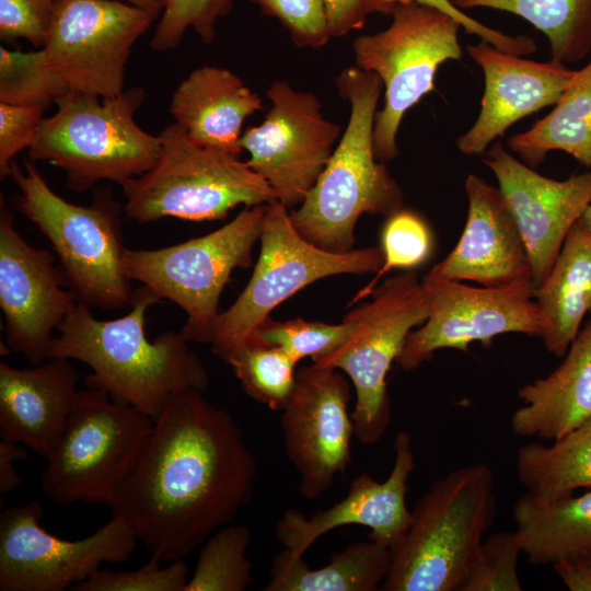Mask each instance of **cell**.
Instances as JSON below:
<instances>
[{"label": "cell", "instance_id": "obj_7", "mask_svg": "<svg viewBox=\"0 0 591 591\" xmlns=\"http://www.w3.org/2000/svg\"><path fill=\"white\" fill-rule=\"evenodd\" d=\"M159 135L162 144L154 165L121 185L124 212L130 220H221L237 206L277 199L267 182L241 161L240 154L197 144L175 123Z\"/></svg>", "mask_w": 591, "mask_h": 591}, {"label": "cell", "instance_id": "obj_25", "mask_svg": "<svg viewBox=\"0 0 591 591\" xmlns=\"http://www.w3.org/2000/svg\"><path fill=\"white\" fill-rule=\"evenodd\" d=\"M566 354L549 375L519 389L524 405L511 416L515 434L553 441L591 419V320Z\"/></svg>", "mask_w": 591, "mask_h": 591}, {"label": "cell", "instance_id": "obj_16", "mask_svg": "<svg viewBox=\"0 0 591 591\" xmlns=\"http://www.w3.org/2000/svg\"><path fill=\"white\" fill-rule=\"evenodd\" d=\"M271 107L257 126L245 129L240 146L247 165L274 190L288 210L299 207L315 185L338 143L341 126L325 118L322 103L311 92L288 82H273Z\"/></svg>", "mask_w": 591, "mask_h": 591}, {"label": "cell", "instance_id": "obj_9", "mask_svg": "<svg viewBox=\"0 0 591 591\" xmlns=\"http://www.w3.org/2000/svg\"><path fill=\"white\" fill-rule=\"evenodd\" d=\"M259 241L260 254L247 285L219 314L212 332L211 351L227 363L270 312L299 290L333 275L378 273L383 265L381 246L339 254L310 243L277 199L265 205Z\"/></svg>", "mask_w": 591, "mask_h": 591}, {"label": "cell", "instance_id": "obj_4", "mask_svg": "<svg viewBox=\"0 0 591 591\" xmlns=\"http://www.w3.org/2000/svg\"><path fill=\"white\" fill-rule=\"evenodd\" d=\"M495 514L488 465L448 473L414 505L406 533L390 548V568L380 590L459 591Z\"/></svg>", "mask_w": 591, "mask_h": 591}, {"label": "cell", "instance_id": "obj_1", "mask_svg": "<svg viewBox=\"0 0 591 591\" xmlns=\"http://www.w3.org/2000/svg\"><path fill=\"white\" fill-rule=\"evenodd\" d=\"M255 476V456L231 414L185 390L153 419L137 466L108 506L151 556L174 561L234 520Z\"/></svg>", "mask_w": 591, "mask_h": 591}, {"label": "cell", "instance_id": "obj_22", "mask_svg": "<svg viewBox=\"0 0 591 591\" xmlns=\"http://www.w3.org/2000/svg\"><path fill=\"white\" fill-rule=\"evenodd\" d=\"M465 192L468 210L462 235L427 275L483 287L532 281L526 246L499 187L470 174Z\"/></svg>", "mask_w": 591, "mask_h": 591}, {"label": "cell", "instance_id": "obj_15", "mask_svg": "<svg viewBox=\"0 0 591 591\" xmlns=\"http://www.w3.org/2000/svg\"><path fill=\"white\" fill-rule=\"evenodd\" d=\"M421 280L430 313L408 334L396 359L405 371L417 369L440 349L466 350L474 341L489 346L495 336L508 333L543 334V315L531 280L480 288L429 275Z\"/></svg>", "mask_w": 591, "mask_h": 591}, {"label": "cell", "instance_id": "obj_39", "mask_svg": "<svg viewBox=\"0 0 591 591\" xmlns=\"http://www.w3.org/2000/svg\"><path fill=\"white\" fill-rule=\"evenodd\" d=\"M161 559L151 556L142 567L131 571L99 569L86 580L73 586V591H184L188 568L183 559L161 567Z\"/></svg>", "mask_w": 591, "mask_h": 591}, {"label": "cell", "instance_id": "obj_10", "mask_svg": "<svg viewBox=\"0 0 591 591\" xmlns=\"http://www.w3.org/2000/svg\"><path fill=\"white\" fill-rule=\"evenodd\" d=\"M265 205L244 207L218 230L175 245L158 250L125 248L123 266L127 277L185 312L186 322L181 332L189 343L210 344L220 314L219 299L231 274L252 265Z\"/></svg>", "mask_w": 591, "mask_h": 591}, {"label": "cell", "instance_id": "obj_19", "mask_svg": "<svg viewBox=\"0 0 591 591\" xmlns=\"http://www.w3.org/2000/svg\"><path fill=\"white\" fill-rule=\"evenodd\" d=\"M528 250L536 288L551 271L570 229L591 200V172L556 181L535 172L500 142L483 154Z\"/></svg>", "mask_w": 591, "mask_h": 591}, {"label": "cell", "instance_id": "obj_49", "mask_svg": "<svg viewBox=\"0 0 591 591\" xmlns=\"http://www.w3.org/2000/svg\"><path fill=\"white\" fill-rule=\"evenodd\" d=\"M590 313H591V310H590Z\"/></svg>", "mask_w": 591, "mask_h": 591}, {"label": "cell", "instance_id": "obj_27", "mask_svg": "<svg viewBox=\"0 0 591 591\" xmlns=\"http://www.w3.org/2000/svg\"><path fill=\"white\" fill-rule=\"evenodd\" d=\"M523 553L533 565L557 560L591 549V490L555 500L525 493L512 509Z\"/></svg>", "mask_w": 591, "mask_h": 591}, {"label": "cell", "instance_id": "obj_35", "mask_svg": "<svg viewBox=\"0 0 591 591\" xmlns=\"http://www.w3.org/2000/svg\"><path fill=\"white\" fill-rule=\"evenodd\" d=\"M357 329V324L344 317L340 324H326L301 318L264 321L247 340L278 346L298 362L306 357H324L345 345Z\"/></svg>", "mask_w": 591, "mask_h": 591}, {"label": "cell", "instance_id": "obj_17", "mask_svg": "<svg viewBox=\"0 0 591 591\" xmlns=\"http://www.w3.org/2000/svg\"><path fill=\"white\" fill-rule=\"evenodd\" d=\"M349 398V383L337 369L312 363L297 370L280 424L299 491L308 500L324 496L350 463L355 430Z\"/></svg>", "mask_w": 591, "mask_h": 591}, {"label": "cell", "instance_id": "obj_21", "mask_svg": "<svg viewBox=\"0 0 591 591\" xmlns=\"http://www.w3.org/2000/svg\"><path fill=\"white\" fill-rule=\"evenodd\" d=\"M466 50L485 77L477 119L456 140L459 150L466 155H483L514 123L555 105L578 72L560 61L529 60L484 40L467 45Z\"/></svg>", "mask_w": 591, "mask_h": 591}, {"label": "cell", "instance_id": "obj_33", "mask_svg": "<svg viewBox=\"0 0 591 591\" xmlns=\"http://www.w3.org/2000/svg\"><path fill=\"white\" fill-rule=\"evenodd\" d=\"M228 363L248 396L273 410L283 409L294 386L298 363L286 350L246 340Z\"/></svg>", "mask_w": 591, "mask_h": 591}, {"label": "cell", "instance_id": "obj_46", "mask_svg": "<svg viewBox=\"0 0 591 591\" xmlns=\"http://www.w3.org/2000/svg\"><path fill=\"white\" fill-rule=\"evenodd\" d=\"M20 443L0 439V494L7 495L21 483L15 462L25 460L27 452Z\"/></svg>", "mask_w": 591, "mask_h": 591}, {"label": "cell", "instance_id": "obj_28", "mask_svg": "<svg viewBox=\"0 0 591 591\" xmlns=\"http://www.w3.org/2000/svg\"><path fill=\"white\" fill-rule=\"evenodd\" d=\"M391 552L374 541L352 542L331 561L310 568L303 556L283 548L273 559L264 591H375L386 577Z\"/></svg>", "mask_w": 591, "mask_h": 591}, {"label": "cell", "instance_id": "obj_45", "mask_svg": "<svg viewBox=\"0 0 591 591\" xmlns=\"http://www.w3.org/2000/svg\"><path fill=\"white\" fill-rule=\"evenodd\" d=\"M553 569L570 591H591V549L561 558Z\"/></svg>", "mask_w": 591, "mask_h": 591}, {"label": "cell", "instance_id": "obj_29", "mask_svg": "<svg viewBox=\"0 0 591 591\" xmlns=\"http://www.w3.org/2000/svg\"><path fill=\"white\" fill-rule=\"evenodd\" d=\"M508 144L531 167L553 150L591 166V60L578 70L554 108L529 130L510 137Z\"/></svg>", "mask_w": 591, "mask_h": 591}, {"label": "cell", "instance_id": "obj_38", "mask_svg": "<svg viewBox=\"0 0 591 591\" xmlns=\"http://www.w3.org/2000/svg\"><path fill=\"white\" fill-rule=\"evenodd\" d=\"M233 9V0H169L151 38L154 51L176 48L190 27L205 44L216 38L218 21Z\"/></svg>", "mask_w": 591, "mask_h": 591}, {"label": "cell", "instance_id": "obj_3", "mask_svg": "<svg viewBox=\"0 0 591 591\" xmlns=\"http://www.w3.org/2000/svg\"><path fill=\"white\" fill-rule=\"evenodd\" d=\"M338 94L350 104L348 125L331 159L304 201L290 211L298 232L331 253L350 252L358 219L390 217L403 209L404 195L374 152L376 106L383 90L380 77L357 66L337 76Z\"/></svg>", "mask_w": 591, "mask_h": 591}, {"label": "cell", "instance_id": "obj_23", "mask_svg": "<svg viewBox=\"0 0 591 591\" xmlns=\"http://www.w3.org/2000/svg\"><path fill=\"white\" fill-rule=\"evenodd\" d=\"M79 373L71 359L53 357L30 368L0 362V439L45 459L71 412Z\"/></svg>", "mask_w": 591, "mask_h": 591}, {"label": "cell", "instance_id": "obj_18", "mask_svg": "<svg viewBox=\"0 0 591 591\" xmlns=\"http://www.w3.org/2000/svg\"><path fill=\"white\" fill-rule=\"evenodd\" d=\"M60 266L46 248L31 245L16 230L10 208H0V308L7 348L31 364L48 359L53 332L78 303Z\"/></svg>", "mask_w": 591, "mask_h": 591}, {"label": "cell", "instance_id": "obj_5", "mask_svg": "<svg viewBox=\"0 0 591 591\" xmlns=\"http://www.w3.org/2000/svg\"><path fill=\"white\" fill-rule=\"evenodd\" d=\"M10 177L19 188L15 209L50 242L78 302L100 309L130 306L135 290L125 274L118 204L111 189H100L93 201L80 206L56 194L34 162L14 161Z\"/></svg>", "mask_w": 591, "mask_h": 591}, {"label": "cell", "instance_id": "obj_34", "mask_svg": "<svg viewBox=\"0 0 591 591\" xmlns=\"http://www.w3.org/2000/svg\"><path fill=\"white\" fill-rule=\"evenodd\" d=\"M68 91L44 48L24 53L0 47V102L46 108Z\"/></svg>", "mask_w": 591, "mask_h": 591}, {"label": "cell", "instance_id": "obj_30", "mask_svg": "<svg viewBox=\"0 0 591 591\" xmlns=\"http://www.w3.org/2000/svg\"><path fill=\"white\" fill-rule=\"evenodd\" d=\"M515 470L526 493L542 500L591 488V419L553 440L551 445L532 442L520 447Z\"/></svg>", "mask_w": 591, "mask_h": 591}, {"label": "cell", "instance_id": "obj_43", "mask_svg": "<svg viewBox=\"0 0 591 591\" xmlns=\"http://www.w3.org/2000/svg\"><path fill=\"white\" fill-rule=\"evenodd\" d=\"M362 2L367 14H391L397 5L416 2L450 15L460 23L466 33L480 37L484 42L502 51H511L515 46L513 36L478 22L454 5L452 0H362Z\"/></svg>", "mask_w": 591, "mask_h": 591}, {"label": "cell", "instance_id": "obj_41", "mask_svg": "<svg viewBox=\"0 0 591 591\" xmlns=\"http://www.w3.org/2000/svg\"><path fill=\"white\" fill-rule=\"evenodd\" d=\"M56 0H0V37L43 48Z\"/></svg>", "mask_w": 591, "mask_h": 591}, {"label": "cell", "instance_id": "obj_6", "mask_svg": "<svg viewBox=\"0 0 591 591\" xmlns=\"http://www.w3.org/2000/svg\"><path fill=\"white\" fill-rule=\"evenodd\" d=\"M146 92L134 86L114 97L69 90L57 111L43 118L32 162H47L66 174V185L83 193L101 181L120 186L147 173L161 150L160 135H151L135 120Z\"/></svg>", "mask_w": 591, "mask_h": 591}, {"label": "cell", "instance_id": "obj_24", "mask_svg": "<svg viewBox=\"0 0 591 591\" xmlns=\"http://www.w3.org/2000/svg\"><path fill=\"white\" fill-rule=\"evenodd\" d=\"M264 108L262 99L234 72L204 66L176 88L170 114L186 137L200 146L240 154L245 119Z\"/></svg>", "mask_w": 591, "mask_h": 591}, {"label": "cell", "instance_id": "obj_42", "mask_svg": "<svg viewBox=\"0 0 591 591\" xmlns=\"http://www.w3.org/2000/svg\"><path fill=\"white\" fill-rule=\"evenodd\" d=\"M40 106L13 105L0 102V178L10 177L14 157L36 141L43 113Z\"/></svg>", "mask_w": 591, "mask_h": 591}, {"label": "cell", "instance_id": "obj_37", "mask_svg": "<svg viewBox=\"0 0 591 591\" xmlns=\"http://www.w3.org/2000/svg\"><path fill=\"white\" fill-rule=\"evenodd\" d=\"M521 553L515 530L490 534L480 543L459 591H522L518 575Z\"/></svg>", "mask_w": 591, "mask_h": 591}, {"label": "cell", "instance_id": "obj_48", "mask_svg": "<svg viewBox=\"0 0 591 591\" xmlns=\"http://www.w3.org/2000/svg\"><path fill=\"white\" fill-rule=\"evenodd\" d=\"M583 228L591 234V200L579 219Z\"/></svg>", "mask_w": 591, "mask_h": 591}, {"label": "cell", "instance_id": "obj_36", "mask_svg": "<svg viewBox=\"0 0 591 591\" xmlns=\"http://www.w3.org/2000/svg\"><path fill=\"white\" fill-rule=\"evenodd\" d=\"M432 234L418 215L399 210L389 217L381 234L383 265L375 277L351 300L356 303L372 294L379 279L394 268L413 270L424 264L431 254Z\"/></svg>", "mask_w": 591, "mask_h": 591}, {"label": "cell", "instance_id": "obj_26", "mask_svg": "<svg viewBox=\"0 0 591 591\" xmlns=\"http://www.w3.org/2000/svg\"><path fill=\"white\" fill-rule=\"evenodd\" d=\"M546 349L566 355L591 310V234L578 221L569 231L546 278L535 288Z\"/></svg>", "mask_w": 591, "mask_h": 591}, {"label": "cell", "instance_id": "obj_32", "mask_svg": "<svg viewBox=\"0 0 591 591\" xmlns=\"http://www.w3.org/2000/svg\"><path fill=\"white\" fill-rule=\"evenodd\" d=\"M251 531L244 524H227L205 542L184 591H244L254 581L246 557Z\"/></svg>", "mask_w": 591, "mask_h": 591}, {"label": "cell", "instance_id": "obj_12", "mask_svg": "<svg viewBox=\"0 0 591 591\" xmlns=\"http://www.w3.org/2000/svg\"><path fill=\"white\" fill-rule=\"evenodd\" d=\"M372 300L345 316L357 324L351 338L335 351L314 359L321 367L346 373L356 390L351 413L356 438L363 444L380 441L391 422L386 376L408 334L424 324L430 303L415 270L386 279Z\"/></svg>", "mask_w": 591, "mask_h": 591}, {"label": "cell", "instance_id": "obj_14", "mask_svg": "<svg viewBox=\"0 0 591 591\" xmlns=\"http://www.w3.org/2000/svg\"><path fill=\"white\" fill-rule=\"evenodd\" d=\"M154 20L118 0H56L43 48L69 90L114 97L124 92L134 45Z\"/></svg>", "mask_w": 591, "mask_h": 591}, {"label": "cell", "instance_id": "obj_40", "mask_svg": "<svg viewBox=\"0 0 591 591\" xmlns=\"http://www.w3.org/2000/svg\"><path fill=\"white\" fill-rule=\"evenodd\" d=\"M274 16L300 48L320 49L332 38L322 0H250Z\"/></svg>", "mask_w": 591, "mask_h": 591}, {"label": "cell", "instance_id": "obj_20", "mask_svg": "<svg viewBox=\"0 0 591 591\" xmlns=\"http://www.w3.org/2000/svg\"><path fill=\"white\" fill-rule=\"evenodd\" d=\"M395 460L384 482L368 473L355 477L344 499L306 518L296 509L287 510L276 524V536L292 554L303 556L315 541L344 525L371 530L368 540L389 548L396 545L410 523L406 506L407 482L415 470L412 437L399 431L394 439Z\"/></svg>", "mask_w": 591, "mask_h": 591}, {"label": "cell", "instance_id": "obj_8", "mask_svg": "<svg viewBox=\"0 0 591 591\" xmlns=\"http://www.w3.org/2000/svg\"><path fill=\"white\" fill-rule=\"evenodd\" d=\"M153 427L139 408L106 392L79 390L46 457L40 485L56 505H111L137 466Z\"/></svg>", "mask_w": 591, "mask_h": 591}, {"label": "cell", "instance_id": "obj_11", "mask_svg": "<svg viewBox=\"0 0 591 591\" xmlns=\"http://www.w3.org/2000/svg\"><path fill=\"white\" fill-rule=\"evenodd\" d=\"M391 25L352 42L356 66L378 74L384 88V105L376 113L373 142L380 161L398 155L396 136L405 113L436 90L441 63L459 60L462 27L450 15L416 2L397 5Z\"/></svg>", "mask_w": 591, "mask_h": 591}, {"label": "cell", "instance_id": "obj_2", "mask_svg": "<svg viewBox=\"0 0 591 591\" xmlns=\"http://www.w3.org/2000/svg\"><path fill=\"white\" fill-rule=\"evenodd\" d=\"M162 299L142 285L135 290L130 311L114 320H99L78 302L58 327L48 359L63 357L90 367L85 386L106 392L153 419L179 392H204L209 374L183 333L165 331L150 340L146 315Z\"/></svg>", "mask_w": 591, "mask_h": 591}, {"label": "cell", "instance_id": "obj_47", "mask_svg": "<svg viewBox=\"0 0 591 591\" xmlns=\"http://www.w3.org/2000/svg\"><path fill=\"white\" fill-rule=\"evenodd\" d=\"M126 2L138 7L148 13H150L155 19L162 14L169 0H125Z\"/></svg>", "mask_w": 591, "mask_h": 591}, {"label": "cell", "instance_id": "obj_44", "mask_svg": "<svg viewBox=\"0 0 591 591\" xmlns=\"http://www.w3.org/2000/svg\"><path fill=\"white\" fill-rule=\"evenodd\" d=\"M332 37H341L362 28L367 13L362 0H322Z\"/></svg>", "mask_w": 591, "mask_h": 591}, {"label": "cell", "instance_id": "obj_31", "mask_svg": "<svg viewBox=\"0 0 591 591\" xmlns=\"http://www.w3.org/2000/svg\"><path fill=\"white\" fill-rule=\"evenodd\" d=\"M459 9L488 8L518 15L548 39L554 60L575 63L591 51V0H452Z\"/></svg>", "mask_w": 591, "mask_h": 591}, {"label": "cell", "instance_id": "obj_13", "mask_svg": "<svg viewBox=\"0 0 591 591\" xmlns=\"http://www.w3.org/2000/svg\"><path fill=\"white\" fill-rule=\"evenodd\" d=\"M43 507L32 500L0 513V591H63L86 580L103 563L127 561L137 537L118 517L93 534L60 538L40 525Z\"/></svg>", "mask_w": 591, "mask_h": 591}]
</instances>
